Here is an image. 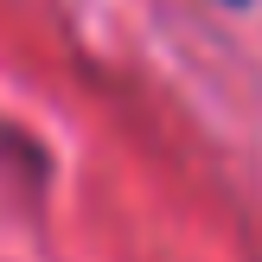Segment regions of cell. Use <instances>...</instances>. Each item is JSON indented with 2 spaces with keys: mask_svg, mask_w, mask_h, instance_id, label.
I'll return each mask as SVG.
<instances>
[{
  "mask_svg": "<svg viewBox=\"0 0 262 262\" xmlns=\"http://www.w3.org/2000/svg\"><path fill=\"white\" fill-rule=\"evenodd\" d=\"M224 7H250V0H224Z\"/></svg>",
  "mask_w": 262,
  "mask_h": 262,
  "instance_id": "1",
  "label": "cell"
}]
</instances>
